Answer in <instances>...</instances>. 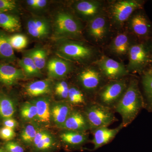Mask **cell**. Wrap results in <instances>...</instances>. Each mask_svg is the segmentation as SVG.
Here are the masks:
<instances>
[{
    "instance_id": "31",
    "label": "cell",
    "mask_w": 152,
    "mask_h": 152,
    "mask_svg": "<svg viewBox=\"0 0 152 152\" xmlns=\"http://www.w3.org/2000/svg\"><path fill=\"white\" fill-rule=\"evenodd\" d=\"M20 114L22 118L26 121L37 120V114L35 105L32 102L25 103L21 107Z\"/></svg>"
},
{
    "instance_id": "26",
    "label": "cell",
    "mask_w": 152,
    "mask_h": 152,
    "mask_svg": "<svg viewBox=\"0 0 152 152\" xmlns=\"http://www.w3.org/2000/svg\"><path fill=\"white\" fill-rule=\"evenodd\" d=\"M18 64L25 75L29 77L41 76V71L38 69L31 58L28 55L19 60Z\"/></svg>"
},
{
    "instance_id": "40",
    "label": "cell",
    "mask_w": 152,
    "mask_h": 152,
    "mask_svg": "<svg viewBox=\"0 0 152 152\" xmlns=\"http://www.w3.org/2000/svg\"><path fill=\"white\" fill-rule=\"evenodd\" d=\"M48 4V1L46 0H37L35 8L42 9L45 7Z\"/></svg>"
},
{
    "instance_id": "22",
    "label": "cell",
    "mask_w": 152,
    "mask_h": 152,
    "mask_svg": "<svg viewBox=\"0 0 152 152\" xmlns=\"http://www.w3.org/2000/svg\"><path fill=\"white\" fill-rule=\"evenodd\" d=\"M142 83L145 95V108L152 112V69L145 71L142 73Z\"/></svg>"
},
{
    "instance_id": "8",
    "label": "cell",
    "mask_w": 152,
    "mask_h": 152,
    "mask_svg": "<svg viewBox=\"0 0 152 152\" xmlns=\"http://www.w3.org/2000/svg\"><path fill=\"white\" fill-rule=\"evenodd\" d=\"M96 64L104 75L108 79L119 80L128 73L123 64L108 57H102Z\"/></svg>"
},
{
    "instance_id": "44",
    "label": "cell",
    "mask_w": 152,
    "mask_h": 152,
    "mask_svg": "<svg viewBox=\"0 0 152 152\" xmlns=\"http://www.w3.org/2000/svg\"><path fill=\"white\" fill-rule=\"evenodd\" d=\"M1 13H2V12H1V11H0V15H1Z\"/></svg>"
},
{
    "instance_id": "35",
    "label": "cell",
    "mask_w": 152,
    "mask_h": 152,
    "mask_svg": "<svg viewBox=\"0 0 152 152\" xmlns=\"http://www.w3.org/2000/svg\"><path fill=\"white\" fill-rule=\"evenodd\" d=\"M15 130L3 126L0 129V139L6 142L13 140L16 137Z\"/></svg>"
},
{
    "instance_id": "20",
    "label": "cell",
    "mask_w": 152,
    "mask_h": 152,
    "mask_svg": "<svg viewBox=\"0 0 152 152\" xmlns=\"http://www.w3.org/2000/svg\"><path fill=\"white\" fill-rule=\"evenodd\" d=\"M16 104L13 99L3 92H0V118H13L15 113Z\"/></svg>"
},
{
    "instance_id": "2",
    "label": "cell",
    "mask_w": 152,
    "mask_h": 152,
    "mask_svg": "<svg viewBox=\"0 0 152 152\" xmlns=\"http://www.w3.org/2000/svg\"><path fill=\"white\" fill-rule=\"evenodd\" d=\"M83 113L91 132L99 128L108 127L118 121L112 109L96 102L87 107Z\"/></svg>"
},
{
    "instance_id": "29",
    "label": "cell",
    "mask_w": 152,
    "mask_h": 152,
    "mask_svg": "<svg viewBox=\"0 0 152 152\" xmlns=\"http://www.w3.org/2000/svg\"><path fill=\"white\" fill-rule=\"evenodd\" d=\"M27 55L31 58L39 70L45 67L47 57V52L45 49L37 48L29 52Z\"/></svg>"
},
{
    "instance_id": "43",
    "label": "cell",
    "mask_w": 152,
    "mask_h": 152,
    "mask_svg": "<svg viewBox=\"0 0 152 152\" xmlns=\"http://www.w3.org/2000/svg\"><path fill=\"white\" fill-rule=\"evenodd\" d=\"M0 152H6L5 150L2 146L0 147Z\"/></svg>"
},
{
    "instance_id": "5",
    "label": "cell",
    "mask_w": 152,
    "mask_h": 152,
    "mask_svg": "<svg viewBox=\"0 0 152 152\" xmlns=\"http://www.w3.org/2000/svg\"><path fill=\"white\" fill-rule=\"evenodd\" d=\"M129 67L132 72L142 74L151 64L149 48L146 44L142 43L133 45L129 48Z\"/></svg>"
},
{
    "instance_id": "37",
    "label": "cell",
    "mask_w": 152,
    "mask_h": 152,
    "mask_svg": "<svg viewBox=\"0 0 152 152\" xmlns=\"http://www.w3.org/2000/svg\"><path fill=\"white\" fill-rule=\"evenodd\" d=\"M2 124L4 127L15 130L18 126V123L13 118H8L3 120Z\"/></svg>"
},
{
    "instance_id": "45",
    "label": "cell",
    "mask_w": 152,
    "mask_h": 152,
    "mask_svg": "<svg viewBox=\"0 0 152 152\" xmlns=\"http://www.w3.org/2000/svg\"><path fill=\"white\" fill-rule=\"evenodd\" d=\"M1 145V142H0V145Z\"/></svg>"
},
{
    "instance_id": "16",
    "label": "cell",
    "mask_w": 152,
    "mask_h": 152,
    "mask_svg": "<svg viewBox=\"0 0 152 152\" xmlns=\"http://www.w3.org/2000/svg\"><path fill=\"white\" fill-rule=\"evenodd\" d=\"M47 69L50 77L60 79L64 77L69 73L71 67L66 61L60 58H55L49 61Z\"/></svg>"
},
{
    "instance_id": "24",
    "label": "cell",
    "mask_w": 152,
    "mask_h": 152,
    "mask_svg": "<svg viewBox=\"0 0 152 152\" xmlns=\"http://www.w3.org/2000/svg\"><path fill=\"white\" fill-rule=\"evenodd\" d=\"M21 23L18 17L2 12L0 15V27L10 32L18 31L20 29Z\"/></svg>"
},
{
    "instance_id": "30",
    "label": "cell",
    "mask_w": 152,
    "mask_h": 152,
    "mask_svg": "<svg viewBox=\"0 0 152 152\" xmlns=\"http://www.w3.org/2000/svg\"><path fill=\"white\" fill-rule=\"evenodd\" d=\"M76 8L82 15L87 16H92L98 12L99 7L96 3L88 1H83L77 4Z\"/></svg>"
},
{
    "instance_id": "32",
    "label": "cell",
    "mask_w": 152,
    "mask_h": 152,
    "mask_svg": "<svg viewBox=\"0 0 152 152\" xmlns=\"http://www.w3.org/2000/svg\"><path fill=\"white\" fill-rule=\"evenodd\" d=\"M67 99L68 103L71 105H82L86 103L83 94L80 90L75 87L69 88Z\"/></svg>"
},
{
    "instance_id": "23",
    "label": "cell",
    "mask_w": 152,
    "mask_h": 152,
    "mask_svg": "<svg viewBox=\"0 0 152 152\" xmlns=\"http://www.w3.org/2000/svg\"><path fill=\"white\" fill-rule=\"evenodd\" d=\"M31 152H54L58 149L59 145L50 133L35 146L31 147Z\"/></svg>"
},
{
    "instance_id": "38",
    "label": "cell",
    "mask_w": 152,
    "mask_h": 152,
    "mask_svg": "<svg viewBox=\"0 0 152 152\" xmlns=\"http://www.w3.org/2000/svg\"><path fill=\"white\" fill-rule=\"evenodd\" d=\"M49 133L48 132L46 131L40 130H39L38 131L37 133L36 134L35 137L34 139V142H33L31 148L34 146H35L37 144L39 143Z\"/></svg>"
},
{
    "instance_id": "33",
    "label": "cell",
    "mask_w": 152,
    "mask_h": 152,
    "mask_svg": "<svg viewBox=\"0 0 152 152\" xmlns=\"http://www.w3.org/2000/svg\"><path fill=\"white\" fill-rule=\"evenodd\" d=\"M9 41L13 49L20 50L27 45L28 38L24 35L16 34L9 37Z\"/></svg>"
},
{
    "instance_id": "10",
    "label": "cell",
    "mask_w": 152,
    "mask_h": 152,
    "mask_svg": "<svg viewBox=\"0 0 152 152\" xmlns=\"http://www.w3.org/2000/svg\"><path fill=\"white\" fill-rule=\"evenodd\" d=\"M61 128L64 130L79 132L90 130L89 125L84 113L73 110Z\"/></svg>"
},
{
    "instance_id": "34",
    "label": "cell",
    "mask_w": 152,
    "mask_h": 152,
    "mask_svg": "<svg viewBox=\"0 0 152 152\" xmlns=\"http://www.w3.org/2000/svg\"><path fill=\"white\" fill-rule=\"evenodd\" d=\"M6 152H25V148L18 142L13 140L6 142L2 146Z\"/></svg>"
},
{
    "instance_id": "19",
    "label": "cell",
    "mask_w": 152,
    "mask_h": 152,
    "mask_svg": "<svg viewBox=\"0 0 152 152\" xmlns=\"http://www.w3.org/2000/svg\"><path fill=\"white\" fill-rule=\"evenodd\" d=\"M16 60L10 41L9 37L0 31V61L6 63L14 62Z\"/></svg>"
},
{
    "instance_id": "4",
    "label": "cell",
    "mask_w": 152,
    "mask_h": 152,
    "mask_svg": "<svg viewBox=\"0 0 152 152\" xmlns=\"http://www.w3.org/2000/svg\"><path fill=\"white\" fill-rule=\"evenodd\" d=\"M127 88L126 82L117 80L106 85L101 90L96 102L113 109L116 105Z\"/></svg>"
},
{
    "instance_id": "6",
    "label": "cell",
    "mask_w": 152,
    "mask_h": 152,
    "mask_svg": "<svg viewBox=\"0 0 152 152\" xmlns=\"http://www.w3.org/2000/svg\"><path fill=\"white\" fill-rule=\"evenodd\" d=\"M57 53L65 58L81 61L89 58L92 52L91 49L82 44L67 42L60 45L57 50Z\"/></svg>"
},
{
    "instance_id": "7",
    "label": "cell",
    "mask_w": 152,
    "mask_h": 152,
    "mask_svg": "<svg viewBox=\"0 0 152 152\" xmlns=\"http://www.w3.org/2000/svg\"><path fill=\"white\" fill-rule=\"evenodd\" d=\"M143 3V1H139L117 2L112 7V16L118 23H124L129 18L133 12L142 8Z\"/></svg>"
},
{
    "instance_id": "25",
    "label": "cell",
    "mask_w": 152,
    "mask_h": 152,
    "mask_svg": "<svg viewBox=\"0 0 152 152\" xmlns=\"http://www.w3.org/2000/svg\"><path fill=\"white\" fill-rule=\"evenodd\" d=\"M106 22L103 17H97L90 22L89 31L90 35L97 39H102L106 33Z\"/></svg>"
},
{
    "instance_id": "1",
    "label": "cell",
    "mask_w": 152,
    "mask_h": 152,
    "mask_svg": "<svg viewBox=\"0 0 152 152\" xmlns=\"http://www.w3.org/2000/svg\"><path fill=\"white\" fill-rule=\"evenodd\" d=\"M145 107L144 98L139 89L138 82L133 79L114 109L121 117V124L125 128L132 122Z\"/></svg>"
},
{
    "instance_id": "15",
    "label": "cell",
    "mask_w": 152,
    "mask_h": 152,
    "mask_svg": "<svg viewBox=\"0 0 152 152\" xmlns=\"http://www.w3.org/2000/svg\"><path fill=\"white\" fill-rule=\"evenodd\" d=\"M78 80L82 86L87 91H95L97 89L102 81L100 74L91 69L82 71L79 74Z\"/></svg>"
},
{
    "instance_id": "17",
    "label": "cell",
    "mask_w": 152,
    "mask_h": 152,
    "mask_svg": "<svg viewBox=\"0 0 152 152\" xmlns=\"http://www.w3.org/2000/svg\"><path fill=\"white\" fill-rule=\"evenodd\" d=\"M72 110L71 105L67 102H58L50 107L51 117L55 124L61 128Z\"/></svg>"
},
{
    "instance_id": "9",
    "label": "cell",
    "mask_w": 152,
    "mask_h": 152,
    "mask_svg": "<svg viewBox=\"0 0 152 152\" xmlns=\"http://www.w3.org/2000/svg\"><path fill=\"white\" fill-rule=\"evenodd\" d=\"M124 128L121 124L118 126L114 129L102 127L92 131L93 138L91 142L94 145L92 151H96L109 143Z\"/></svg>"
},
{
    "instance_id": "3",
    "label": "cell",
    "mask_w": 152,
    "mask_h": 152,
    "mask_svg": "<svg viewBox=\"0 0 152 152\" xmlns=\"http://www.w3.org/2000/svg\"><path fill=\"white\" fill-rule=\"evenodd\" d=\"M81 33L80 25L70 14L60 12L55 18L54 36L56 39L78 35Z\"/></svg>"
},
{
    "instance_id": "18",
    "label": "cell",
    "mask_w": 152,
    "mask_h": 152,
    "mask_svg": "<svg viewBox=\"0 0 152 152\" xmlns=\"http://www.w3.org/2000/svg\"><path fill=\"white\" fill-rule=\"evenodd\" d=\"M52 91V83L49 80L36 81L27 85L25 91L27 94L31 97L50 94Z\"/></svg>"
},
{
    "instance_id": "41",
    "label": "cell",
    "mask_w": 152,
    "mask_h": 152,
    "mask_svg": "<svg viewBox=\"0 0 152 152\" xmlns=\"http://www.w3.org/2000/svg\"><path fill=\"white\" fill-rule=\"evenodd\" d=\"M28 5L33 8H35L37 0H28L26 1Z\"/></svg>"
},
{
    "instance_id": "13",
    "label": "cell",
    "mask_w": 152,
    "mask_h": 152,
    "mask_svg": "<svg viewBox=\"0 0 152 152\" xmlns=\"http://www.w3.org/2000/svg\"><path fill=\"white\" fill-rule=\"evenodd\" d=\"M131 26L133 32L139 37L147 38L151 33V24L142 13H138L132 17Z\"/></svg>"
},
{
    "instance_id": "11",
    "label": "cell",
    "mask_w": 152,
    "mask_h": 152,
    "mask_svg": "<svg viewBox=\"0 0 152 152\" xmlns=\"http://www.w3.org/2000/svg\"><path fill=\"white\" fill-rule=\"evenodd\" d=\"M23 71L8 64H0V83L8 86H13L24 78Z\"/></svg>"
},
{
    "instance_id": "42",
    "label": "cell",
    "mask_w": 152,
    "mask_h": 152,
    "mask_svg": "<svg viewBox=\"0 0 152 152\" xmlns=\"http://www.w3.org/2000/svg\"><path fill=\"white\" fill-rule=\"evenodd\" d=\"M150 50V57H151V63H152V44L149 46Z\"/></svg>"
},
{
    "instance_id": "36",
    "label": "cell",
    "mask_w": 152,
    "mask_h": 152,
    "mask_svg": "<svg viewBox=\"0 0 152 152\" xmlns=\"http://www.w3.org/2000/svg\"><path fill=\"white\" fill-rule=\"evenodd\" d=\"M15 1L12 0H0V11L4 12L15 10L17 8Z\"/></svg>"
},
{
    "instance_id": "39",
    "label": "cell",
    "mask_w": 152,
    "mask_h": 152,
    "mask_svg": "<svg viewBox=\"0 0 152 152\" xmlns=\"http://www.w3.org/2000/svg\"><path fill=\"white\" fill-rule=\"evenodd\" d=\"M69 87L67 83L65 81L59 82L56 85L55 90H61L64 91H69Z\"/></svg>"
},
{
    "instance_id": "28",
    "label": "cell",
    "mask_w": 152,
    "mask_h": 152,
    "mask_svg": "<svg viewBox=\"0 0 152 152\" xmlns=\"http://www.w3.org/2000/svg\"><path fill=\"white\" fill-rule=\"evenodd\" d=\"M39 130L36 125L30 124L26 125L21 133L20 137L22 142L27 146L31 147Z\"/></svg>"
},
{
    "instance_id": "12",
    "label": "cell",
    "mask_w": 152,
    "mask_h": 152,
    "mask_svg": "<svg viewBox=\"0 0 152 152\" xmlns=\"http://www.w3.org/2000/svg\"><path fill=\"white\" fill-rule=\"evenodd\" d=\"M60 137L67 148L70 151L80 149L89 141L86 132L65 130L61 134Z\"/></svg>"
},
{
    "instance_id": "27",
    "label": "cell",
    "mask_w": 152,
    "mask_h": 152,
    "mask_svg": "<svg viewBox=\"0 0 152 152\" xmlns=\"http://www.w3.org/2000/svg\"><path fill=\"white\" fill-rule=\"evenodd\" d=\"M129 47V39L127 36L125 34H120L114 39L112 50L117 54H125L128 51Z\"/></svg>"
},
{
    "instance_id": "21",
    "label": "cell",
    "mask_w": 152,
    "mask_h": 152,
    "mask_svg": "<svg viewBox=\"0 0 152 152\" xmlns=\"http://www.w3.org/2000/svg\"><path fill=\"white\" fill-rule=\"evenodd\" d=\"M32 102L37 108V121L43 124L50 122L51 118L50 100L47 98H40Z\"/></svg>"
},
{
    "instance_id": "14",
    "label": "cell",
    "mask_w": 152,
    "mask_h": 152,
    "mask_svg": "<svg viewBox=\"0 0 152 152\" xmlns=\"http://www.w3.org/2000/svg\"><path fill=\"white\" fill-rule=\"evenodd\" d=\"M27 28L30 35L36 39L46 37L50 32V25L46 19L33 18L28 21Z\"/></svg>"
}]
</instances>
